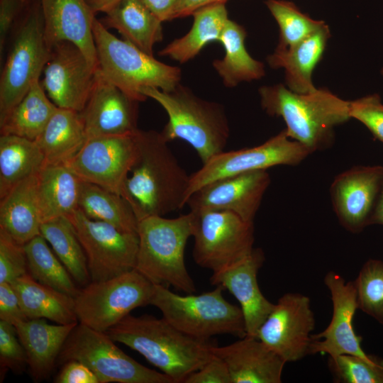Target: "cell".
<instances>
[{"label":"cell","mask_w":383,"mask_h":383,"mask_svg":"<svg viewBox=\"0 0 383 383\" xmlns=\"http://www.w3.org/2000/svg\"><path fill=\"white\" fill-rule=\"evenodd\" d=\"M137 131L88 138L66 165L82 181L121 195L135 157Z\"/></svg>","instance_id":"14"},{"label":"cell","mask_w":383,"mask_h":383,"mask_svg":"<svg viewBox=\"0 0 383 383\" xmlns=\"http://www.w3.org/2000/svg\"><path fill=\"white\" fill-rule=\"evenodd\" d=\"M192 225L191 211L173 218L152 216L139 221L135 270L153 284L172 286L187 294L196 292L184 261Z\"/></svg>","instance_id":"5"},{"label":"cell","mask_w":383,"mask_h":383,"mask_svg":"<svg viewBox=\"0 0 383 383\" xmlns=\"http://www.w3.org/2000/svg\"><path fill=\"white\" fill-rule=\"evenodd\" d=\"M161 132L136 131V153L121 195L138 221L182 209L190 174L180 165Z\"/></svg>","instance_id":"1"},{"label":"cell","mask_w":383,"mask_h":383,"mask_svg":"<svg viewBox=\"0 0 383 383\" xmlns=\"http://www.w3.org/2000/svg\"><path fill=\"white\" fill-rule=\"evenodd\" d=\"M28 367L26 350L21 344L16 328L0 320V376L1 382L11 370L16 374H22Z\"/></svg>","instance_id":"41"},{"label":"cell","mask_w":383,"mask_h":383,"mask_svg":"<svg viewBox=\"0 0 383 383\" xmlns=\"http://www.w3.org/2000/svg\"><path fill=\"white\" fill-rule=\"evenodd\" d=\"M194 21L189 31L174 39L159 52L180 63L194 59L209 43L219 41L228 21L225 4H214L201 7L192 15Z\"/></svg>","instance_id":"32"},{"label":"cell","mask_w":383,"mask_h":383,"mask_svg":"<svg viewBox=\"0 0 383 383\" xmlns=\"http://www.w3.org/2000/svg\"><path fill=\"white\" fill-rule=\"evenodd\" d=\"M265 257L260 248L242 261L217 272H213L211 284L221 286L237 299L243 314L246 335L257 338V333L272 312L274 304L265 297L259 287L257 276Z\"/></svg>","instance_id":"21"},{"label":"cell","mask_w":383,"mask_h":383,"mask_svg":"<svg viewBox=\"0 0 383 383\" xmlns=\"http://www.w3.org/2000/svg\"><path fill=\"white\" fill-rule=\"evenodd\" d=\"M145 6L162 22L170 21L179 0H141Z\"/></svg>","instance_id":"49"},{"label":"cell","mask_w":383,"mask_h":383,"mask_svg":"<svg viewBox=\"0 0 383 383\" xmlns=\"http://www.w3.org/2000/svg\"><path fill=\"white\" fill-rule=\"evenodd\" d=\"M114 343L105 332L79 323L65 340L57 363L79 361L94 372L100 383H174L165 374L135 361Z\"/></svg>","instance_id":"9"},{"label":"cell","mask_w":383,"mask_h":383,"mask_svg":"<svg viewBox=\"0 0 383 383\" xmlns=\"http://www.w3.org/2000/svg\"><path fill=\"white\" fill-rule=\"evenodd\" d=\"M381 72H382V74H383V68H382V70Z\"/></svg>","instance_id":"52"},{"label":"cell","mask_w":383,"mask_h":383,"mask_svg":"<svg viewBox=\"0 0 383 383\" xmlns=\"http://www.w3.org/2000/svg\"><path fill=\"white\" fill-rule=\"evenodd\" d=\"M45 165L43 154L35 140L14 135L0 136V199Z\"/></svg>","instance_id":"33"},{"label":"cell","mask_w":383,"mask_h":383,"mask_svg":"<svg viewBox=\"0 0 383 383\" xmlns=\"http://www.w3.org/2000/svg\"><path fill=\"white\" fill-rule=\"evenodd\" d=\"M121 0H86L95 13H106L116 6Z\"/></svg>","instance_id":"51"},{"label":"cell","mask_w":383,"mask_h":383,"mask_svg":"<svg viewBox=\"0 0 383 383\" xmlns=\"http://www.w3.org/2000/svg\"><path fill=\"white\" fill-rule=\"evenodd\" d=\"M315 318L310 299L300 293H287L260 327L257 338L286 362L309 355Z\"/></svg>","instance_id":"15"},{"label":"cell","mask_w":383,"mask_h":383,"mask_svg":"<svg viewBox=\"0 0 383 383\" xmlns=\"http://www.w3.org/2000/svg\"><path fill=\"white\" fill-rule=\"evenodd\" d=\"M184 383H232L226 363L213 355L200 369L190 374Z\"/></svg>","instance_id":"45"},{"label":"cell","mask_w":383,"mask_h":383,"mask_svg":"<svg viewBox=\"0 0 383 383\" xmlns=\"http://www.w3.org/2000/svg\"><path fill=\"white\" fill-rule=\"evenodd\" d=\"M223 289L216 286L211 292L182 296L166 286L154 284L150 305L157 308L170 324L192 337L201 340L223 334L244 337L246 331L241 309L223 297Z\"/></svg>","instance_id":"7"},{"label":"cell","mask_w":383,"mask_h":383,"mask_svg":"<svg viewBox=\"0 0 383 383\" xmlns=\"http://www.w3.org/2000/svg\"><path fill=\"white\" fill-rule=\"evenodd\" d=\"M55 382L100 383L94 372L86 365L77 360H70L64 363Z\"/></svg>","instance_id":"47"},{"label":"cell","mask_w":383,"mask_h":383,"mask_svg":"<svg viewBox=\"0 0 383 383\" xmlns=\"http://www.w3.org/2000/svg\"><path fill=\"white\" fill-rule=\"evenodd\" d=\"M328 366L333 381L339 383H383V359L353 355L329 357Z\"/></svg>","instance_id":"40"},{"label":"cell","mask_w":383,"mask_h":383,"mask_svg":"<svg viewBox=\"0 0 383 383\" xmlns=\"http://www.w3.org/2000/svg\"><path fill=\"white\" fill-rule=\"evenodd\" d=\"M245 38V28L228 19L218 41L224 48L225 55L212 64L226 87L233 88L241 82L257 80L265 75L264 64L247 51Z\"/></svg>","instance_id":"31"},{"label":"cell","mask_w":383,"mask_h":383,"mask_svg":"<svg viewBox=\"0 0 383 383\" xmlns=\"http://www.w3.org/2000/svg\"><path fill=\"white\" fill-rule=\"evenodd\" d=\"M28 272L24 245L0 229V283H11Z\"/></svg>","instance_id":"42"},{"label":"cell","mask_w":383,"mask_h":383,"mask_svg":"<svg viewBox=\"0 0 383 383\" xmlns=\"http://www.w3.org/2000/svg\"><path fill=\"white\" fill-rule=\"evenodd\" d=\"M105 333L141 354L174 383L184 382L213 356L208 340L184 333L163 317L129 314Z\"/></svg>","instance_id":"2"},{"label":"cell","mask_w":383,"mask_h":383,"mask_svg":"<svg viewBox=\"0 0 383 383\" xmlns=\"http://www.w3.org/2000/svg\"><path fill=\"white\" fill-rule=\"evenodd\" d=\"M40 235L78 284L84 287L91 282L85 252L68 218L43 222Z\"/></svg>","instance_id":"36"},{"label":"cell","mask_w":383,"mask_h":383,"mask_svg":"<svg viewBox=\"0 0 383 383\" xmlns=\"http://www.w3.org/2000/svg\"><path fill=\"white\" fill-rule=\"evenodd\" d=\"M193 216V257L213 272L242 261L254 250V223L228 211H190Z\"/></svg>","instance_id":"10"},{"label":"cell","mask_w":383,"mask_h":383,"mask_svg":"<svg viewBox=\"0 0 383 383\" xmlns=\"http://www.w3.org/2000/svg\"><path fill=\"white\" fill-rule=\"evenodd\" d=\"M309 154L303 145L287 135L285 129L257 146L223 151L190 174L187 201L197 189L215 180L277 165H296Z\"/></svg>","instance_id":"13"},{"label":"cell","mask_w":383,"mask_h":383,"mask_svg":"<svg viewBox=\"0 0 383 383\" xmlns=\"http://www.w3.org/2000/svg\"><path fill=\"white\" fill-rule=\"evenodd\" d=\"M371 225L383 226V174L378 197L370 221Z\"/></svg>","instance_id":"50"},{"label":"cell","mask_w":383,"mask_h":383,"mask_svg":"<svg viewBox=\"0 0 383 383\" xmlns=\"http://www.w3.org/2000/svg\"><path fill=\"white\" fill-rule=\"evenodd\" d=\"M42 223L36 174L17 184L0 199V229L24 245L40 235Z\"/></svg>","instance_id":"26"},{"label":"cell","mask_w":383,"mask_h":383,"mask_svg":"<svg viewBox=\"0 0 383 383\" xmlns=\"http://www.w3.org/2000/svg\"><path fill=\"white\" fill-rule=\"evenodd\" d=\"M18 28L0 78V123L39 80L50 49L45 39L40 0H32Z\"/></svg>","instance_id":"8"},{"label":"cell","mask_w":383,"mask_h":383,"mask_svg":"<svg viewBox=\"0 0 383 383\" xmlns=\"http://www.w3.org/2000/svg\"><path fill=\"white\" fill-rule=\"evenodd\" d=\"M331 36L329 27L322 28L303 40L289 48L277 47L267 61L274 69L283 68L286 86L298 94H307L316 89L312 73L323 57Z\"/></svg>","instance_id":"25"},{"label":"cell","mask_w":383,"mask_h":383,"mask_svg":"<svg viewBox=\"0 0 383 383\" xmlns=\"http://www.w3.org/2000/svg\"><path fill=\"white\" fill-rule=\"evenodd\" d=\"M87 140L80 112L57 108L45 128L35 140L45 165L66 164Z\"/></svg>","instance_id":"30"},{"label":"cell","mask_w":383,"mask_h":383,"mask_svg":"<svg viewBox=\"0 0 383 383\" xmlns=\"http://www.w3.org/2000/svg\"><path fill=\"white\" fill-rule=\"evenodd\" d=\"M82 180L66 165H45L38 173L42 221L68 217L79 208Z\"/></svg>","instance_id":"28"},{"label":"cell","mask_w":383,"mask_h":383,"mask_svg":"<svg viewBox=\"0 0 383 383\" xmlns=\"http://www.w3.org/2000/svg\"><path fill=\"white\" fill-rule=\"evenodd\" d=\"M24 249L28 273L33 279L74 298L78 294L80 289L74 280L41 235L26 243Z\"/></svg>","instance_id":"37"},{"label":"cell","mask_w":383,"mask_h":383,"mask_svg":"<svg viewBox=\"0 0 383 383\" xmlns=\"http://www.w3.org/2000/svg\"><path fill=\"white\" fill-rule=\"evenodd\" d=\"M270 182L265 170L226 177L197 189L187 205L190 211H231L246 221L253 222Z\"/></svg>","instance_id":"18"},{"label":"cell","mask_w":383,"mask_h":383,"mask_svg":"<svg viewBox=\"0 0 383 383\" xmlns=\"http://www.w3.org/2000/svg\"><path fill=\"white\" fill-rule=\"evenodd\" d=\"M382 174V166H355L333 179L330 188L333 208L348 231L359 233L370 226Z\"/></svg>","instance_id":"19"},{"label":"cell","mask_w":383,"mask_h":383,"mask_svg":"<svg viewBox=\"0 0 383 383\" xmlns=\"http://www.w3.org/2000/svg\"><path fill=\"white\" fill-rule=\"evenodd\" d=\"M40 4L49 48L60 42L72 43L98 66L93 33L96 13L86 0H40Z\"/></svg>","instance_id":"22"},{"label":"cell","mask_w":383,"mask_h":383,"mask_svg":"<svg viewBox=\"0 0 383 383\" xmlns=\"http://www.w3.org/2000/svg\"><path fill=\"white\" fill-rule=\"evenodd\" d=\"M265 4L279 28V48L296 45L326 24L323 21L313 19L302 13L289 1L267 0Z\"/></svg>","instance_id":"38"},{"label":"cell","mask_w":383,"mask_h":383,"mask_svg":"<svg viewBox=\"0 0 383 383\" xmlns=\"http://www.w3.org/2000/svg\"><path fill=\"white\" fill-rule=\"evenodd\" d=\"M78 209L91 219L138 233L139 221L129 203L121 195L102 187L83 181Z\"/></svg>","instance_id":"35"},{"label":"cell","mask_w":383,"mask_h":383,"mask_svg":"<svg viewBox=\"0 0 383 383\" xmlns=\"http://www.w3.org/2000/svg\"><path fill=\"white\" fill-rule=\"evenodd\" d=\"M350 116L365 125L376 139L383 143V104L379 94L350 101Z\"/></svg>","instance_id":"43"},{"label":"cell","mask_w":383,"mask_h":383,"mask_svg":"<svg viewBox=\"0 0 383 383\" xmlns=\"http://www.w3.org/2000/svg\"><path fill=\"white\" fill-rule=\"evenodd\" d=\"M259 94L265 112L282 117L287 135L310 153L328 148L333 140L334 128L351 118L350 101L326 89L298 94L277 84L261 87Z\"/></svg>","instance_id":"3"},{"label":"cell","mask_w":383,"mask_h":383,"mask_svg":"<svg viewBox=\"0 0 383 383\" xmlns=\"http://www.w3.org/2000/svg\"><path fill=\"white\" fill-rule=\"evenodd\" d=\"M10 284L28 319L46 318L58 324L79 323L74 297L40 283L28 272Z\"/></svg>","instance_id":"27"},{"label":"cell","mask_w":383,"mask_h":383,"mask_svg":"<svg viewBox=\"0 0 383 383\" xmlns=\"http://www.w3.org/2000/svg\"><path fill=\"white\" fill-rule=\"evenodd\" d=\"M226 365L232 383H280L287 363L256 337L245 335L231 344L213 345Z\"/></svg>","instance_id":"23"},{"label":"cell","mask_w":383,"mask_h":383,"mask_svg":"<svg viewBox=\"0 0 383 383\" xmlns=\"http://www.w3.org/2000/svg\"><path fill=\"white\" fill-rule=\"evenodd\" d=\"M93 33L98 68L133 99L145 101L147 98L141 94L145 88L170 91L180 84L179 67L158 61L152 55L116 38L97 18Z\"/></svg>","instance_id":"6"},{"label":"cell","mask_w":383,"mask_h":383,"mask_svg":"<svg viewBox=\"0 0 383 383\" xmlns=\"http://www.w3.org/2000/svg\"><path fill=\"white\" fill-rule=\"evenodd\" d=\"M97 68L74 44L60 42L50 48L40 82L57 107L81 112L92 90Z\"/></svg>","instance_id":"16"},{"label":"cell","mask_w":383,"mask_h":383,"mask_svg":"<svg viewBox=\"0 0 383 383\" xmlns=\"http://www.w3.org/2000/svg\"><path fill=\"white\" fill-rule=\"evenodd\" d=\"M101 23L116 29L123 38L148 54L152 55L154 45L163 38L162 22L141 0H121L105 13Z\"/></svg>","instance_id":"29"},{"label":"cell","mask_w":383,"mask_h":383,"mask_svg":"<svg viewBox=\"0 0 383 383\" xmlns=\"http://www.w3.org/2000/svg\"><path fill=\"white\" fill-rule=\"evenodd\" d=\"M138 104L97 68L90 96L80 112L87 139L137 131Z\"/></svg>","instance_id":"20"},{"label":"cell","mask_w":383,"mask_h":383,"mask_svg":"<svg viewBox=\"0 0 383 383\" xmlns=\"http://www.w3.org/2000/svg\"><path fill=\"white\" fill-rule=\"evenodd\" d=\"M28 319L11 284L0 283V320L16 326Z\"/></svg>","instance_id":"46"},{"label":"cell","mask_w":383,"mask_h":383,"mask_svg":"<svg viewBox=\"0 0 383 383\" xmlns=\"http://www.w3.org/2000/svg\"><path fill=\"white\" fill-rule=\"evenodd\" d=\"M141 94L156 101L166 111L168 121L161 133L167 141L187 142L202 164L224 151L230 127L222 105L197 96L180 84L170 91L145 88Z\"/></svg>","instance_id":"4"},{"label":"cell","mask_w":383,"mask_h":383,"mask_svg":"<svg viewBox=\"0 0 383 383\" xmlns=\"http://www.w3.org/2000/svg\"><path fill=\"white\" fill-rule=\"evenodd\" d=\"M67 218L85 252L91 282L105 281L135 270L138 233L91 219L79 209Z\"/></svg>","instance_id":"12"},{"label":"cell","mask_w":383,"mask_h":383,"mask_svg":"<svg viewBox=\"0 0 383 383\" xmlns=\"http://www.w3.org/2000/svg\"><path fill=\"white\" fill-rule=\"evenodd\" d=\"M78 323L49 324L45 318H34L15 326L35 382L43 381L51 374L65 340Z\"/></svg>","instance_id":"24"},{"label":"cell","mask_w":383,"mask_h":383,"mask_svg":"<svg viewBox=\"0 0 383 383\" xmlns=\"http://www.w3.org/2000/svg\"><path fill=\"white\" fill-rule=\"evenodd\" d=\"M228 0H179L174 6L171 20L192 15L197 9L214 4H226Z\"/></svg>","instance_id":"48"},{"label":"cell","mask_w":383,"mask_h":383,"mask_svg":"<svg viewBox=\"0 0 383 383\" xmlns=\"http://www.w3.org/2000/svg\"><path fill=\"white\" fill-rule=\"evenodd\" d=\"M154 284L136 270L113 278L91 282L74 297L79 323L106 332L130 312L150 305Z\"/></svg>","instance_id":"11"},{"label":"cell","mask_w":383,"mask_h":383,"mask_svg":"<svg viewBox=\"0 0 383 383\" xmlns=\"http://www.w3.org/2000/svg\"><path fill=\"white\" fill-rule=\"evenodd\" d=\"M353 283L358 309L383 326V260H367Z\"/></svg>","instance_id":"39"},{"label":"cell","mask_w":383,"mask_h":383,"mask_svg":"<svg viewBox=\"0 0 383 383\" xmlns=\"http://www.w3.org/2000/svg\"><path fill=\"white\" fill-rule=\"evenodd\" d=\"M57 108L46 94L40 81H36L0 123L1 135H14L35 140Z\"/></svg>","instance_id":"34"},{"label":"cell","mask_w":383,"mask_h":383,"mask_svg":"<svg viewBox=\"0 0 383 383\" xmlns=\"http://www.w3.org/2000/svg\"><path fill=\"white\" fill-rule=\"evenodd\" d=\"M323 282L331 293L332 317L324 331L311 335L309 355L327 354L334 357L348 354L370 357V355L362 348V337L357 335L353 328V318L358 309L353 282H346L333 271L326 273Z\"/></svg>","instance_id":"17"},{"label":"cell","mask_w":383,"mask_h":383,"mask_svg":"<svg viewBox=\"0 0 383 383\" xmlns=\"http://www.w3.org/2000/svg\"><path fill=\"white\" fill-rule=\"evenodd\" d=\"M32 0H0V56L4 55L8 35Z\"/></svg>","instance_id":"44"}]
</instances>
